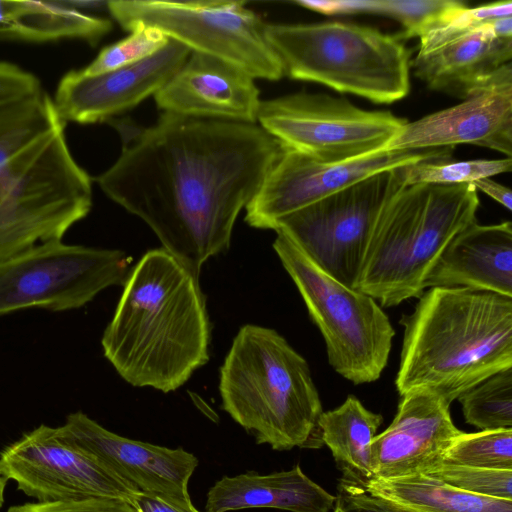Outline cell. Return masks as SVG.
Segmentation results:
<instances>
[{
  "mask_svg": "<svg viewBox=\"0 0 512 512\" xmlns=\"http://www.w3.org/2000/svg\"><path fill=\"white\" fill-rule=\"evenodd\" d=\"M407 120L369 111L345 98L298 92L261 100L257 124L282 148L315 161L339 163L386 150Z\"/></svg>",
  "mask_w": 512,
  "mask_h": 512,
  "instance_id": "obj_10",
  "label": "cell"
},
{
  "mask_svg": "<svg viewBox=\"0 0 512 512\" xmlns=\"http://www.w3.org/2000/svg\"><path fill=\"white\" fill-rule=\"evenodd\" d=\"M132 503L139 512H200L195 507L184 509L140 492L133 497Z\"/></svg>",
  "mask_w": 512,
  "mask_h": 512,
  "instance_id": "obj_36",
  "label": "cell"
},
{
  "mask_svg": "<svg viewBox=\"0 0 512 512\" xmlns=\"http://www.w3.org/2000/svg\"><path fill=\"white\" fill-rule=\"evenodd\" d=\"M470 144L512 156V64L498 78L455 106L408 122L386 150Z\"/></svg>",
  "mask_w": 512,
  "mask_h": 512,
  "instance_id": "obj_17",
  "label": "cell"
},
{
  "mask_svg": "<svg viewBox=\"0 0 512 512\" xmlns=\"http://www.w3.org/2000/svg\"><path fill=\"white\" fill-rule=\"evenodd\" d=\"M461 432L444 399L428 392L401 396L393 421L371 442L372 478L390 479L424 471L440 462Z\"/></svg>",
  "mask_w": 512,
  "mask_h": 512,
  "instance_id": "obj_19",
  "label": "cell"
},
{
  "mask_svg": "<svg viewBox=\"0 0 512 512\" xmlns=\"http://www.w3.org/2000/svg\"><path fill=\"white\" fill-rule=\"evenodd\" d=\"M470 184H472L476 190H480L481 192L487 194L492 199L500 203L507 210H511L512 192L508 187L497 183L491 178H482Z\"/></svg>",
  "mask_w": 512,
  "mask_h": 512,
  "instance_id": "obj_37",
  "label": "cell"
},
{
  "mask_svg": "<svg viewBox=\"0 0 512 512\" xmlns=\"http://www.w3.org/2000/svg\"><path fill=\"white\" fill-rule=\"evenodd\" d=\"M478 207L470 183H404L376 219L354 289L383 307L419 298L441 253L476 221Z\"/></svg>",
  "mask_w": 512,
  "mask_h": 512,
  "instance_id": "obj_5",
  "label": "cell"
},
{
  "mask_svg": "<svg viewBox=\"0 0 512 512\" xmlns=\"http://www.w3.org/2000/svg\"><path fill=\"white\" fill-rule=\"evenodd\" d=\"M6 486V480L0 476V509L2 508V505L4 503V491Z\"/></svg>",
  "mask_w": 512,
  "mask_h": 512,
  "instance_id": "obj_38",
  "label": "cell"
},
{
  "mask_svg": "<svg viewBox=\"0 0 512 512\" xmlns=\"http://www.w3.org/2000/svg\"><path fill=\"white\" fill-rule=\"evenodd\" d=\"M59 122L0 149V260L62 240L92 207V179L74 159Z\"/></svg>",
  "mask_w": 512,
  "mask_h": 512,
  "instance_id": "obj_6",
  "label": "cell"
},
{
  "mask_svg": "<svg viewBox=\"0 0 512 512\" xmlns=\"http://www.w3.org/2000/svg\"><path fill=\"white\" fill-rule=\"evenodd\" d=\"M210 331L198 278L157 248L130 271L101 344L126 382L168 393L208 362Z\"/></svg>",
  "mask_w": 512,
  "mask_h": 512,
  "instance_id": "obj_2",
  "label": "cell"
},
{
  "mask_svg": "<svg viewBox=\"0 0 512 512\" xmlns=\"http://www.w3.org/2000/svg\"><path fill=\"white\" fill-rule=\"evenodd\" d=\"M130 35L103 48L97 57L80 69L85 75H98L142 61L169 42L159 29L148 25H135Z\"/></svg>",
  "mask_w": 512,
  "mask_h": 512,
  "instance_id": "obj_31",
  "label": "cell"
},
{
  "mask_svg": "<svg viewBox=\"0 0 512 512\" xmlns=\"http://www.w3.org/2000/svg\"><path fill=\"white\" fill-rule=\"evenodd\" d=\"M512 158L467 161H422L401 168L404 182L413 184H464L510 172Z\"/></svg>",
  "mask_w": 512,
  "mask_h": 512,
  "instance_id": "obj_30",
  "label": "cell"
},
{
  "mask_svg": "<svg viewBox=\"0 0 512 512\" xmlns=\"http://www.w3.org/2000/svg\"><path fill=\"white\" fill-rule=\"evenodd\" d=\"M191 51L169 40L158 52L135 64L98 75L66 73L52 98L59 119L67 124L109 122L154 96L186 61Z\"/></svg>",
  "mask_w": 512,
  "mask_h": 512,
  "instance_id": "obj_16",
  "label": "cell"
},
{
  "mask_svg": "<svg viewBox=\"0 0 512 512\" xmlns=\"http://www.w3.org/2000/svg\"><path fill=\"white\" fill-rule=\"evenodd\" d=\"M265 36L295 80L390 104L410 90V52L398 36L340 21L265 24Z\"/></svg>",
  "mask_w": 512,
  "mask_h": 512,
  "instance_id": "obj_7",
  "label": "cell"
},
{
  "mask_svg": "<svg viewBox=\"0 0 512 512\" xmlns=\"http://www.w3.org/2000/svg\"><path fill=\"white\" fill-rule=\"evenodd\" d=\"M512 16V1L505 0L468 8L465 3L444 13L419 36L417 54L429 53L469 35L489 22Z\"/></svg>",
  "mask_w": 512,
  "mask_h": 512,
  "instance_id": "obj_29",
  "label": "cell"
},
{
  "mask_svg": "<svg viewBox=\"0 0 512 512\" xmlns=\"http://www.w3.org/2000/svg\"><path fill=\"white\" fill-rule=\"evenodd\" d=\"M122 137L120 156L96 182L198 279L229 249L239 213L283 151L257 123L168 112Z\"/></svg>",
  "mask_w": 512,
  "mask_h": 512,
  "instance_id": "obj_1",
  "label": "cell"
},
{
  "mask_svg": "<svg viewBox=\"0 0 512 512\" xmlns=\"http://www.w3.org/2000/svg\"><path fill=\"white\" fill-rule=\"evenodd\" d=\"M58 434L97 460L140 493L191 509L189 480L197 457L183 448H168L115 434L83 412L67 416Z\"/></svg>",
  "mask_w": 512,
  "mask_h": 512,
  "instance_id": "obj_15",
  "label": "cell"
},
{
  "mask_svg": "<svg viewBox=\"0 0 512 512\" xmlns=\"http://www.w3.org/2000/svg\"><path fill=\"white\" fill-rule=\"evenodd\" d=\"M494 21L429 53L417 54L410 61L415 76L431 90L460 99L494 82L512 58V38H498Z\"/></svg>",
  "mask_w": 512,
  "mask_h": 512,
  "instance_id": "obj_21",
  "label": "cell"
},
{
  "mask_svg": "<svg viewBox=\"0 0 512 512\" xmlns=\"http://www.w3.org/2000/svg\"><path fill=\"white\" fill-rule=\"evenodd\" d=\"M425 286L464 287L512 297V223H471L443 250Z\"/></svg>",
  "mask_w": 512,
  "mask_h": 512,
  "instance_id": "obj_20",
  "label": "cell"
},
{
  "mask_svg": "<svg viewBox=\"0 0 512 512\" xmlns=\"http://www.w3.org/2000/svg\"><path fill=\"white\" fill-rule=\"evenodd\" d=\"M382 422L381 414L365 408L354 395L321 413L317 423L320 440L330 449L343 480L365 487L373 477L370 445Z\"/></svg>",
  "mask_w": 512,
  "mask_h": 512,
  "instance_id": "obj_24",
  "label": "cell"
},
{
  "mask_svg": "<svg viewBox=\"0 0 512 512\" xmlns=\"http://www.w3.org/2000/svg\"><path fill=\"white\" fill-rule=\"evenodd\" d=\"M112 29L108 19L64 1L0 0V38L29 42L80 39L95 46Z\"/></svg>",
  "mask_w": 512,
  "mask_h": 512,
  "instance_id": "obj_23",
  "label": "cell"
},
{
  "mask_svg": "<svg viewBox=\"0 0 512 512\" xmlns=\"http://www.w3.org/2000/svg\"><path fill=\"white\" fill-rule=\"evenodd\" d=\"M44 94L34 74L15 64L0 61V110Z\"/></svg>",
  "mask_w": 512,
  "mask_h": 512,
  "instance_id": "obj_34",
  "label": "cell"
},
{
  "mask_svg": "<svg viewBox=\"0 0 512 512\" xmlns=\"http://www.w3.org/2000/svg\"><path fill=\"white\" fill-rule=\"evenodd\" d=\"M276 235L273 248L324 338L331 367L355 385L378 380L395 336L386 313L371 296L321 270L283 233Z\"/></svg>",
  "mask_w": 512,
  "mask_h": 512,
  "instance_id": "obj_8",
  "label": "cell"
},
{
  "mask_svg": "<svg viewBox=\"0 0 512 512\" xmlns=\"http://www.w3.org/2000/svg\"><path fill=\"white\" fill-rule=\"evenodd\" d=\"M130 262L124 251L116 249L61 240L35 245L0 260V315L35 307L80 308L102 290L124 285Z\"/></svg>",
  "mask_w": 512,
  "mask_h": 512,
  "instance_id": "obj_11",
  "label": "cell"
},
{
  "mask_svg": "<svg viewBox=\"0 0 512 512\" xmlns=\"http://www.w3.org/2000/svg\"><path fill=\"white\" fill-rule=\"evenodd\" d=\"M453 149L382 150L345 162L323 163L283 148L246 206L245 221L251 227L272 230L282 217L372 175L422 161L448 160Z\"/></svg>",
  "mask_w": 512,
  "mask_h": 512,
  "instance_id": "obj_13",
  "label": "cell"
},
{
  "mask_svg": "<svg viewBox=\"0 0 512 512\" xmlns=\"http://www.w3.org/2000/svg\"><path fill=\"white\" fill-rule=\"evenodd\" d=\"M7 512H139L129 500L113 497L25 503L11 506Z\"/></svg>",
  "mask_w": 512,
  "mask_h": 512,
  "instance_id": "obj_33",
  "label": "cell"
},
{
  "mask_svg": "<svg viewBox=\"0 0 512 512\" xmlns=\"http://www.w3.org/2000/svg\"><path fill=\"white\" fill-rule=\"evenodd\" d=\"M364 488L403 512H512V500L462 491L423 472L372 478Z\"/></svg>",
  "mask_w": 512,
  "mask_h": 512,
  "instance_id": "obj_25",
  "label": "cell"
},
{
  "mask_svg": "<svg viewBox=\"0 0 512 512\" xmlns=\"http://www.w3.org/2000/svg\"><path fill=\"white\" fill-rule=\"evenodd\" d=\"M222 408L258 444L283 451L320 444L323 412L307 361L277 331L240 328L220 368Z\"/></svg>",
  "mask_w": 512,
  "mask_h": 512,
  "instance_id": "obj_4",
  "label": "cell"
},
{
  "mask_svg": "<svg viewBox=\"0 0 512 512\" xmlns=\"http://www.w3.org/2000/svg\"><path fill=\"white\" fill-rule=\"evenodd\" d=\"M464 2L457 0H328L323 9L326 15L375 13L389 16L404 28L399 39L420 34L447 11Z\"/></svg>",
  "mask_w": 512,
  "mask_h": 512,
  "instance_id": "obj_26",
  "label": "cell"
},
{
  "mask_svg": "<svg viewBox=\"0 0 512 512\" xmlns=\"http://www.w3.org/2000/svg\"><path fill=\"white\" fill-rule=\"evenodd\" d=\"M107 10L127 31L139 24L155 27L191 52L222 59L254 79L277 81L284 76L266 39V23L244 1L112 0Z\"/></svg>",
  "mask_w": 512,
  "mask_h": 512,
  "instance_id": "obj_9",
  "label": "cell"
},
{
  "mask_svg": "<svg viewBox=\"0 0 512 512\" xmlns=\"http://www.w3.org/2000/svg\"><path fill=\"white\" fill-rule=\"evenodd\" d=\"M440 462L512 470V428L462 431L446 448Z\"/></svg>",
  "mask_w": 512,
  "mask_h": 512,
  "instance_id": "obj_28",
  "label": "cell"
},
{
  "mask_svg": "<svg viewBox=\"0 0 512 512\" xmlns=\"http://www.w3.org/2000/svg\"><path fill=\"white\" fill-rule=\"evenodd\" d=\"M401 168L372 175L294 211L272 230L283 233L321 270L354 289L376 219L405 183Z\"/></svg>",
  "mask_w": 512,
  "mask_h": 512,
  "instance_id": "obj_12",
  "label": "cell"
},
{
  "mask_svg": "<svg viewBox=\"0 0 512 512\" xmlns=\"http://www.w3.org/2000/svg\"><path fill=\"white\" fill-rule=\"evenodd\" d=\"M337 512H403L385 499L373 495L362 486L340 479L335 496Z\"/></svg>",
  "mask_w": 512,
  "mask_h": 512,
  "instance_id": "obj_35",
  "label": "cell"
},
{
  "mask_svg": "<svg viewBox=\"0 0 512 512\" xmlns=\"http://www.w3.org/2000/svg\"><path fill=\"white\" fill-rule=\"evenodd\" d=\"M404 315L395 386L448 404L489 376L512 368V297L464 287H431Z\"/></svg>",
  "mask_w": 512,
  "mask_h": 512,
  "instance_id": "obj_3",
  "label": "cell"
},
{
  "mask_svg": "<svg viewBox=\"0 0 512 512\" xmlns=\"http://www.w3.org/2000/svg\"><path fill=\"white\" fill-rule=\"evenodd\" d=\"M335 496L295 465L290 470L224 476L208 491L205 512L276 508L289 512H330Z\"/></svg>",
  "mask_w": 512,
  "mask_h": 512,
  "instance_id": "obj_22",
  "label": "cell"
},
{
  "mask_svg": "<svg viewBox=\"0 0 512 512\" xmlns=\"http://www.w3.org/2000/svg\"><path fill=\"white\" fill-rule=\"evenodd\" d=\"M0 476L37 501L88 497L132 502L139 491L73 444L40 425L0 452Z\"/></svg>",
  "mask_w": 512,
  "mask_h": 512,
  "instance_id": "obj_14",
  "label": "cell"
},
{
  "mask_svg": "<svg viewBox=\"0 0 512 512\" xmlns=\"http://www.w3.org/2000/svg\"><path fill=\"white\" fill-rule=\"evenodd\" d=\"M154 99L163 112L244 123H257L261 102L251 75L199 52L190 53Z\"/></svg>",
  "mask_w": 512,
  "mask_h": 512,
  "instance_id": "obj_18",
  "label": "cell"
},
{
  "mask_svg": "<svg viewBox=\"0 0 512 512\" xmlns=\"http://www.w3.org/2000/svg\"><path fill=\"white\" fill-rule=\"evenodd\" d=\"M458 400L466 423L481 430L512 428V368L489 376Z\"/></svg>",
  "mask_w": 512,
  "mask_h": 512,
  "instance_id": "obj_27",
  "label": "cell"
},
{
  "mask_svg": "<svg viewBox=\"0 0 512 512\" xmlns=\"http://www.w3.org/2000/svg\"><path fill=\"white\" fill-rule=\"evenodd\" d=\"M422 472L462 491L485 497L512 500V470L439 462Z\"/></svg>",
  "mask_w": 512,
  "mask_h": 512,
  "instance_id": "obj_32",
  "label": "cell"
}]
</instances>
